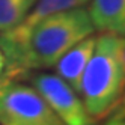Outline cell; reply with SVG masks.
<instances>
[{"label": "cell", "mask_w": 125, "mask_h": 125, "mask_svg": "<svg viewBox=\"0 0 125 125\" xmlns=\"http://www.w3.org/2000/svg\"><path fill=\"white\" fill-rule=\"evenodd\" d=\"M11 82H15V78L5 69V74L0 77V98H2V95H3V92H5V89L8 87V84H9Z\"/></svg>", "instance_id": "10"}, {"label": "cell", "mask_w": 125, "mask_h": 125, "mask_svg": "<svg viewBox=\"0 0 125 125\" xmlns=\"http://www.w3.org/2000/svg\"><path fill=\"white\" fill-rule=\"evenodd\" d=\"M94 32L83 6L51 14L30 30L15 65L6 71L17 78L30 69L53 68L69 48Z\"/></svg>", "instance_id": "1"}, {"label": "cell", "mask_w": 125, "mask_h": 125, "mask_svg": "<svg viewBox=\"0 0 125 125\" xmlns=\"http://www.w3.org/2000/svg\"><path fill=\"white\" fill-rule=\"evenodd\" d=\"M124 38L116 33H100L80 84V98L87 113L95 121L105 118L118 107L124 89Z\"/></svg>", "instance_id": "2"}, {"label": "cell", "mask_w": 125, "mask_h": 125, "mask_svg": "<svg viewBox=\"0 0 125 125\" xmlns=\"http://www.w3.org/2000/svg\"><path fill=\"white\" fill-rule=\"evenodd\" d=\"M95 42H96V36H94V35L82 39L73 48H69L54 65L57 75L66 84L73 87L78 95H80L82 77H83V73L89 63V60L92 57Z\"/></svg>", "instance_id": "6"}, {"label": "cell", "mask_w": 125, "mask_h": 125, "mask_svg": "<svg viewBox=\"0 0 125 125\" xmlns=\"http://www.w3.org/2000/svg\"><path fill=\"white\" fill-rule=\"evenodd\" d=\"M86 3H89V0H36V3L27 12V15L15 27L0 33V50L5 54L6 68H12L15 65L30 30L39 21H42L51 14L65 9H73V8H80Z\"/></svg>", "instance_id": "5"}, {"label": "cell", "mask_w": 125, "mask_h": 125, "mask_svg": "<svg viewBox=\"0 0 125 125\" xmlns=\"http://www.w3.org/2000/svg\"><path fill=\"white\" fill-rule=\"evenodd\" d=\"M5 69H6V59H5L3 51L0 50V77L5 74Z\"/></svg>", "instance_id": "11"}, {"label": "cell", "mask_w": 125, "mask_h": 125, "mask_svg": "<svg viewBox=\"0 0 125 125\" xmlns=\"http://www.w3.org/2000/svg\"><path fill=\"white\" fill-rule=\"evenodd\" d=\"M87 9L94 30L100 33L124 35L125 32V0H89Z\"/></svg>", "instance_id": "7"}, {"label": "cell", "mask_w": 125, "mask_h": 125, "mask_svg": "<svg viewBox=\"0 0 125 125\" xmlns=\"http://www.w3.org/2000/svg\"><path fill=\"white\" fill-rule=\"evenodd\" d=\"M124 116H125V113H124L122 107H121V109H115V113L109 118V121H107L105 125H121L122 122H125Z\"/></svg>", "instance_id": "9"}, {"label": "cell", "mask_w": 125, "mask_h": 125, "mask_svg": "<svg viewBox=\"0 0 125 125\" xmlns=\"http://www.w3.org/2000/svg\"><path fill=\"white\" fill-rule=\"evenodd\" d=\"M32 87L45 101L65 125H95L80 95L59 75L39 73L30 77Z\"/></svg>", "instance_id": "4"}, {"label": "cell", "mask_w": 125, "mask_h": 125, "mask_svg": "<svg viewBox=\"0 0 125 125\" xmlns=\"http://www.w3.org/2000/svg\"><path fill=\"white\" fill-rule=\"evenodd\" d=\"M36 0H0V33L15 27Z\"/></svg>", "instance_id": "8"}, {"label": "cell", "mask_w": 125, "mask_h": 125, "mask_svg": "<svg viewBox=\"0 0 125 125\" xmlns=\"http://www.w3.org/2000/svg\"><path fill=\"white\" fill-rule=\"evenodd\" d=\"M0 125H65L32 86L11 82L0 98Z\"/></svg>", "instance_id": "3"}]
</instances>
